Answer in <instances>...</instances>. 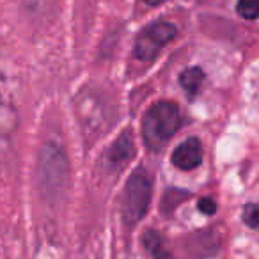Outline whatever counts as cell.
I'll return each instance as SVG.
<instances>
[{"instance_id": "7a4b0ae2", "label": "cell", "mask_w": 259, "mask_h": 259, "mask_svg": "<svg viewBox=\"0 0 259 259\" xmlns=\"http://www.w3.org/2000/svg\"><path fill=\"white\" fill-rule=\"evenodd\" d=\"M153 197V181L144 167H139L132 176L122 192L121 211L122 220L128 226H137L148 215L149 204Z\"/></svg>"}, {"instance_id": "7c38bea8", "label": "cell", "mask_w": 259, "mask_h": 259, "mask_svg": "<svg viewBox=\"0 0 259 259\" xmlns=\"http://www.w3.org/2000/svg\"><path fill=\"white\" fill-rule=\"evenodd\" d=\"M199 209H201V213H204V215H213V213L217 211V202L209 197H204L199 201Z\"/></svg>"}, {"instance_id": "8992f818", "label": "cell", "mask_w": 259, "mask_h": 259, "mask_svg": "<svg viewBox=\"0 0 259 259\" xmlns=\"http://www.w3.org/2000/svg\"><path fill=\"white\" fill-rule=\"evenodd\" d=\"M202 158H204V151H202L201 141L197 137H190L174 149L170 162L180 170H194L202 163Z\"/></svg>"}, {"instance_id": "30bf717a", "label": "cell", "mask_w": 259, "mask_h": 259, "mask_svg": "<svg viewBox=\"0 0 259 259\" xmlns=\"http://www.w3.org/2000/svg\"><path fill=\"white\" fill-rule=\"evenodd\" d=\"M236 11L241 18L255 20L257 18V0H238Z\"/></svg>"}, {"instance_id": "52a82bcc", "label": "cell", "mask_w": 259, "mask_h": 259, "mask_svg": "<svg viewBox=\"0 0 259 259\" xmlns=\"http://www.w3.org/2000/svg\"><path fill=\"white\" fill-rule=\"evenodd\" d=\"M18 128V110L11 100L0 94V139H9Z\"/></svg>"}, {"instance_id": "ba28073f", "label": "cell", "mask_w": 259, "mask_h": 259, "mask_svg": "<svg viewBox=\"0 0 259 259\" xmlns=\"http://www.w3.org/2000/svg\"><path fill=\"white\" fill-rule=\"evenodd\" d=\"M204 71H202L199 66L194 68H187L183 73L180 75V85L185 93L188 94V98H195L197 93L201 91V85L204 82Z\"/></svg>"}, {"instance_id": "6da1fadb", "label": "cell", "mask_w": 259, "mask_h": 259, "mask_svg": "<svg viewBox=\"0 0 259 259\" xmlns=\"http://www.w3.org/2000/svg\"><path fill=\"white\" fill-rule=\"evenodd\" d=\"M183 124V115L172 101H156L142 117V139L151 151H160Z\"/></svg>"}, {"instance_id": "3957f363", "label": "cell", "mask_w": 259, "mask_h": 259, "mask_svg": "<svg viewBox=\"0 0 259 259\" xmlns=\"http://www.w3.org/2000/svg\"><path fill=\"white\" fill-rule=\"evenodd\" d=\"M69 163L64 149L55 142H47L39 155V185L45 195L57 197L68 185Z\"/></svg>"}, {"instance_id": "8fae6325", "label": "cell", "mask_w": 259, "mask_h": 259, "mask_svg": "<svg viewBox=\"0 0 259 259\" xmlns=\"http://www.w3.org/2000/svg\"><path fill=\"white\" fill-rule=\"evenodd\" d=\"M257 220H259V211H257V206L254 202L245 206L243 209V222L247 224L250 229H255L257 227Z\"/></svg>"}, {"instance_id": "277c9868", "label": "cell", "mask_w": 259, "mask_h": 259, "mask_svg": "<svg viewBox=\"0 0 259 259\" xmlns=\"http://www.w3.org/2000/svg\"><path fill=\"white\" fill-rule=\"evenodd\" d=\"M178 36V27L170 22H155L149 27H146L141 34H139L137 41H135V55L139 61H155L160 55V52L174 41Z\"/></svg>"}, {"instance_id": "5b68a950", "label": "cell", "mask_w": 259, "mask_h": 259, "mask_svg": "<svg viewBox=\"0 0 259 259\" xmlns=\"http://www.w3.org/2000/svg\"><path fill=\"white\" fill-rule=\"evenodd\" d=\"M135 151L134 134L132 132H122L119 139L107 149L105 153V167L108 170H121L126 163L132 160Z\"/></svg>"}, {"instance_id": "4fadbf2b", "label": "cell", "mask_w": 259, "mask_h": 259, "mask_svg": "<svg viewBox=\"0 0 259 259\" xmlns=\"http://www.w3.org/2000/svg\"><path fill=\"white\" fill-rule=\"evenodd\" d=\"M144 4H148V6H151V8H155V6H160V4H163L165 0H142Z\"/></svg>"}, {"instance_id": "9c48e42d", "label": "cell", "mask_w": 259, "mask_h": 259, "mask_svg": "<svg viewBox=\"0 0 259 259\" xmlns=\"http://www.w3.org/2000/svg\"><path fill=\"white\" fill-rule=\"evenodd\" d=\"M142 243H144L146 250L153 255V259H172L170 257L169 248H167L165 240H163L156 231H148V233L142 236Z\"/></svg>"}]
</instances>
